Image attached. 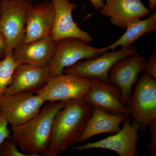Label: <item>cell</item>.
I'll return each mask as SVG.
<instances>
[{
	"mask_svg": "<svg viewBox=\"0 0 156 156\" xmlns=\"http://www.w3.org/2000/svg\"><path fill=\"white\" fill-rule=\"evenodd\" d=\"M151 138L148 144V149L151 155L155 156L156 154V121L149 126Z\"/></svg>",
	"mask_w": 156,
	"mask_h": 156,
	"instance_id": "603a6c76",
	"label": "cell"
},
{
	"mask_svg": "<svg viewBox=\"0 0 156 156\" xmlns=\"http://www.w3.org/2000/svg\"><path fill=\"white\" fill-rule=\"evenodd\" d=\"M123 127L114 135L94 142L73 146V151L91 149H103L114 151L119 156H137L136 146L140 129L139 124L131 121L127 115L123 122Z\"/></svg>",
	"mask_w": 156,
	"mask_h": 156,
	"instance_id": "ba28073f",
	"label": "cell"
},
{
	"mask_svg": "<svg viewBox=\"0 0 156 156\" xmlns=\"http://www.w3.org/2000/svg\"><path fill=\"white\" fill-rule=\"evenodd\" d=\"M99 11L101 15L109 17L112 24L126 29L129 21L145 17L151 10L141 0H105Z\"/></svg>",
	"mask_w": 156,
	"mask_h": 156,
	"instance_id": "2e32d148",
	"label": "cell"
},
{
	"mask_svg": "<svg viewBox=\"0 0 156 156\" xmlns=\"http://www.w3.org/2000/svg\"><path fill=\"white\" fill-rule=\"evenodd\" d=\"M90 86V79L69 73L50 78L42 89L34 92L45 101H67L83 99Z\"/></svg>",
	"mask_w": 156,
	"mask_h": 156,
	"instance_id": "8992f818",
	"label": "cell"
},
{
	"mask_svg": "<svg viewBox=\"0 0 156 156\" xmlns=\"http://www.w3.org/2000/svg\"><path fill=\"white\" fill-rule=\"evenodd\" d=\"M66 102H49L32 119L11 128V138L21 152L29 156L46 155L54 117Z\"/></svg>",
	"mask_w": 156,
	"mask_h": 156,
	"instance_id": "7a4b0ae2",
	"label": "cell"
},
{
	"mask_svg": "<svg viewBox=\"0 0 156 156\" xmlns=\"http://www.w3.org/2000/svg\"><path fill=\"white\" fill-rule=\"evenodd\" d=\"M2 1V0H0V2H1V1Z\"/></svg>",
	"mask_w": 156,
	"mask_h": 156,
	"instance_id": "4316f807",
	"label": "cell"
},
{
	"mask_svg": "<svg viewBox=\"0 0 156 156\" xmlns=\"http://www.w3.org/2000/svg\"><path fill=\"white\" fill-rule=\"evenodd\" d=\"M89 79L90 86L83 98L85 101L110 113L127 115V107L123 103L118 87L95 78Z\"/></svg>",
	"mask_w": 156,
	"mask_h": 156,
	"instance_id": "7c38bea8",
	"label": "cell"
},
{
	"mask_svg": "<svg viewBox=\"0 0 156 156\" xmlns=\"http://www.w3.org/2000/svg\"><path fill=\"white\" fill-rule=\"evenodd\" d=\"M140 18H134L129 21L126 25L125 33L116 41L107 46L108 50H114L119 46L122 48L130 47L143 35L156 30V11L147 19Z\"/></svg>",
	"mask_w": 156,
	"mask_h": 156,
	"instance_id": "ac0fdd59",
	"label": "cell"
},
{
	"mask_svg": "<svg viewBox=\"0 0 156 156\" xmlns=\"http://www.w3.org/2000/svg\"><path fill=\"white\" fill-rule=\"evenodd\" d=\"M136 53V48L132 46L117 51H106L95 58L81 60L66 68L63 73L73 74L88 79L95 78L108 82L109 72L115 63L121 58Z\"/></svg>",
	"mask_w": 156,
	"mask_h": 156,
	"instance_id": "9c48e42d",
	"label": "cell"
},
{
	"mask_svg": "<svg viewBox=\"0 0 156 156\" xmlns=\"http://www.w3.org/2000/svg\"><path fill=\"white\" fill-rule=\"evenodd\" d=\"M54 7V21L50 36L55 42L66 38H76L89 43L92 37L87 32L82 30L75 22L73 12L77 5L69 0H52Z\"/></svg>",
	"mask_w": 156,
	"mask_h": 156,
	"instance_id": "8fae6325",
	"label": "cell"
},
{
	"mask_svg": "<svg viewBox=\"0 0 156 156\" xmlns=\"http://www.w3.org/2000/svg\"><path fill=\"white\" fill-rule=\"evenodd\" d=\"M0 156H29L17 148V144L11 138H7L0 146Z\"/></svg>",
	"mask_w": 156,
	"mask_h": 156,
	"instance_id": "ffe728a7",
	"label": "cell"
},
{
	"mask_svg": "<svg viewBox=\"0 0 156 156\" xmlns=\"http://www.w3.org/2000/svg\"><path fill=\"white\" fill-rule=\"evenodd\" d=\"M127 115L145 131L156 121V79L144 73L135 83L127 105Z\"/></svg>",
	"mask_w": 156,
	"mask_h": 156,
	"instance_id": "277c9868",
	"label": "cell"
},
{
	"mask_svg": "<svg viewBox=\"0 0 156 156\" xmlns=\"http://www.w3.org/2000/svg\"><path fill=\"white\" fill-rule=\"evenodd\" d=\"M55 44L50 35L30 43H22L14 48L12 56L18 64L47 67L52 59Z\"/></svg>",
	"mask_w": 156,
	"mask_h": 156,
	"instance_id": "9a60e30c",
	"label": "cell"
},
{
	"mask_svg": "<svg viewBox=\"0 0 156 156\" xmlns=\"http://www.w3.org/2000/svg\"><path fill=\"white\" fill-rule=\"evenodd\" d=\"M108 50L107 47L95 48L76 38H66L57 41L48 66L50 78L62 74L65 69L78 62L95 58Z\"/></svg>",
	"mask_w": 156,
	"mask_h": 156,
	"instance_id": "5b68a950",
	"label": "cell"
},
{
	"mask_svg": "<svg viewBox=\"0 0 156 156\" xmlns=\"http://www.w3.org/2000/svg\"><path fill=\"white\" fill-rule=\"evenodd\" d=\"M148 2L150 10H154L156 7V0H148Z\"/></svg>",
	"mask_w": 156,
	"mask_h": 156,
	"instance_id": "484cf974",
	"label": "cell"
},
{
	"mask_svg": "<svg viewBox=\"0 0 156 156\" xmlns=\"http://www.w3.org/2000/svg\"><path fill=\"white\" fill-rule=\"evenodd\" d=\"M146 60L137 53L120 59L110 70L108 82L120 89L123 103L127 105L132 94L133 85L144 69Z\"/></svg>",
	"mask_w": 156,
	"mask_h": 156,
	"instance_id": "30bf717a",
	"label": "cell"
},
{
	"mask_svg": "<svg viewBox=\"0 0 156 156\" xmlns=\"http://www.w3.org/2000/svg\"><path fill=\"white\" fill-rule=\"evenodd\" d=\"M91 4L96 11H100L104 4L103 0H90Z\"/></svg>",
	"mask_w": 156,
	"mask_h": 156,
	"instance_id": "d4e9b609",
	"label": "cell"
},
{
	"mask_svg": "<svg viewBox=\"0 0 156 156\" xmlns=\"http://www.w3.org/2000/svg\"><path fill=\"white\" fill-rule=\"evenodd\" d=\"M50 79L48 66L41 67L29 64H18L14 69L11 84L5 95L20 92H34L42 89Z\"/></svg>",
	"mask_w": 156,
	"mask_h": 156,
	"instance_id": "4fadbf2b",
	"label": "cell"
},
{
	"mask_svg": "<svg viewBox=\"0 0 156 156\" xmlns=\"http://www.w3.org/2000/svg\"><path fill=\"white\" fill-rule=\"evenodd\" d=\"M5 41L4 36L0 34V59H2L5 57Z\"/></svg>",
	"mask_w": 156,
	"mask_h": 156,
	"instance_id": "cb8c5ba5",
	"label": "cell"
},
{
	"mask_svg": "<svg viewBox=\"0 0 156 156\" xmlns=\"http://www.w3.org/2000/svg\"><path fill=\"white\" fill-rule=\"evenodd\" d=\"M93 108L83 99L67 101L54 117L46 155L60 154L78 142Z\"/></svg>",
	"mask_w": 156,
	"mask_h": 156,
	"instance_id": "6da1fadb",
	"label": "cell"
},
{
	"mask_svg": "<svg viewBox=\"0 0 156 156\" xmlns=\"http://www.w3.org/2000/svg\"><path fill=\"white\" fill-rule=\"evenodd\" d=\"M32 5L30 0L0 2V34L5 41V57L24 42L27 15Z\"/></svg>",
	"mask_w": 156,
	"mask_h": 156,
	"instance_id": "3957f363",
	"label": "cell"
},
{
	"mask_svg": "<svg viewBox=\"0 0 156 156\" xmlns=\"http://www.w3.org/2000/svg\"><path fill=\"white\" fill-rule=\"evenodd\" d=\"M9 123L0 112V146L7 138L11 137V131L8 128Z\"/></svg>",
	"mask_w": 156,
	"mask_h": 156,
	"instance_id": "44dd1931",
	"label": "cell"
},
{
	"mask_svg": "<svg viewBox=\"0 0 156 156\" xmlns=\"http://www.w3.org/2000/svg\"><path fill=\"white\" fill-rule=\"evenodd\" d=\"M127 115L110 113L99 108H93L92 115L78 142L84 143L92 136L105 133L116 134Z\"/></svg>",
	"mask_w": 156,
	"mask_h": 156,
	"instance_id": "e0dca14e",
	"label": "cell"
},
{
	"mask_svg": "<svg viewBox=\"0 0 156 156\" xmlns=\"http://www.w3.org/2000/svg\"><path fill=\"white\" fill-rule=\"evenodd\" d=\"M52 2L33 5L27 15L25 34L23 43H28L50 35L54 21Z\"/></svg>",
	"mask_w": 156,
	"mask_h": 156,
	"instance_id": "5bb4252c",
	"label": "cell"
},
{
	"mask_svg": "<svg viewBox=\"0 0 156 156\" xmlns=\"http://www.w3.org/2000/svg\"><path fill=\"white\" fill-rule=\"evenodd\" d=\"M46 101L33 92L0 95V112L12 127L22 125L37 115Z\"/></svg>",
	"mask_w": 156,
	"mask_h": 156,
	"instance_id": "52a82bcc",
	"label": "cell"
},
{
	"mask_svg": "<svg viewBox=\"0 0 156 156\" xmlns=\"http://www.w3.org/2000/svg\"><path fill=\"white\" fill-rule=\"evenodd\" d=\"M17 65L12 56V53L0 59V95L5 94L6 89L11 84L13 73Z\"/></svg>",
	"mask_w": 156,
	"mask_h": 156,
	"instance_id": "d6986e66",
	"label": "cell"
},
{
	"mask_svg": "<svg viewBox=\"0 0 156 156\" xmlns=\"http://www.w3.org/2000/svg\"><path fill=\"white\" fill-rule=\"evenodd\" d=\"M146 73L156 79V54L155 53L146 60L144 69Z\"/></svg>",
	"mask_w": 156,
	"mask_h": 156,
	"instance_id": "7402d4cb",
	"label": "cell"
}]
</instances>
